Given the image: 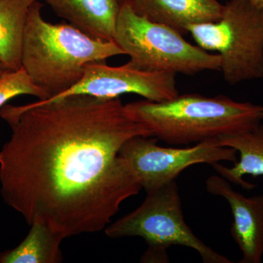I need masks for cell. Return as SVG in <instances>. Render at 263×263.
<instances>
[{"label":"cell","mask_w":263,"mask_h":263,"mask_svg":"<svg viewBox=\"0 0 263 263\" xmlns=\"http://www.w3.org/2000/svg\"><path fill=\"white\" fill-rule=\"evenodd\" d=\"M0 117L11 130L0 150V192L29 226L44 224L64 238L97 233L141 191L119 151L152 133L119 98L5 104Z\"/></svg>","instance_id":"cell-1"},{"label":"cell","mask_w":263,"mask_h":263,"mask_svg":"<svg viewBox=\"0 0 263 263\" xmlns=\"http://www.w3.org/2000/svg\"><path fill=\"white\" fill-rule=\"evenodd\" d=\"M128 115L152 137L170 145H194L250 130L263 120V106L224 95H178L164 101L145 100L125 105Z\"/></svg>","instance_id":"cell-2"},{"label":"cell","mask_w":263,"mask_h":263,"mask_svg":"<svg viewBox=\"0 0 263 263\" xmlns=\"http://www.w3.org/2000/svg\"><path fill=\"white\" fill-rule=\"evenodd\" d=\"M42 8L37 0L29 9L22 67L49 98L77 84L90 62L125 54L114 41L91 37L70 24L50 23L43 18Z\"/></svg>","instance_id":"cell-3"},{"label":"cell","mask_w":263,"mask_h":263,"mask_svg":"<svg viewBox=\"0 0 263 263\" xmlns=\"http://www.w3.org/2000/svg\"><path fill=\"white\" fill-rule=\"evenodd\" d=\"M109 238L141 237L148 249L142 262H168L167 249L182 246L196 251L204 263H232L194 234L185 222L176 180L147 193L143 203L105 229Z\"/></svg>","instance_id":"cell-4"},{"label":"cell","mask_w":263,"mask_h":263,"mask_svg":"<svg viewBox=\"0 0 263 263\" xmlns=\"http://www.w3.org/2000/svg\"><path fill=\"white\" fill-rule=\"evenodd\" d=\"M114 42L129 57V63L141 70L190 76L220 70L219 54H211L174 29L138 15L129 3L121 6Z\"/></svg>","instance_id":"cell-5"},{"label":"cell","mask_w":263,"mask_h":263,"mask_svg":"<svg viewBox=\"0 0 263 263\" xmlns=\"http://www.w3.org/2000/svg\"><path fill=\"white\" fill-rule=\"evenodd\" d=\"M205 51H217L228 84L263 78V10L248 0H230L216 22L188 27Z\"/></svg>","instance_id":"cell-6"},{"label":"cell","mask_w":263,"mask_h":263,"mask_svg":"<svg viewBox=\"0 0 263 263\" xmlns=\"http://www.w3.org/2000/svg\"><path fill=\"white\" fill-rule=\"evenodd\" d=\"M157 141L154 137H134L119 151V156L146 193L175 181L181 172L194 164L212 165L221 161L238 160L236 150L219 146L218 138L186 148L162 147L157 145Z\"/></svg>","instance_id":"cell-7"},{"label":"cell","mask_w":263,"mask_h":263,"mask_svg":"<svg viewBox=\"0 0 263 263\" xmlns=\"http://www.w3.org/2000/svg\"><path fill=\"white\" fill-rule=\"evenodd\" d=\"M176 75L163 71L141 70L129 62L119 67H111L105 62H90L85 66L84 75L77 84L45 100L53 101L72 95L113 99L131 93L152 101H164L179 95Z\"/></svg>","instance_id":"cell-8"},{"label":"cell","mask_w":263,"mask_h":263,"mask_svg":"<svg viewBox=\"0 0 263 263\" xmlns=\"http://www.w3.org/2000/svg\"><path fill=\"white\" fill-rule=\"evenodd\" d=\"M207 192L224 197L229 203L233 222L232 237L242 253L240 263H260L263 258V194L245 197L228 180L214 176L205 181Z\"/></svg>","instance_id":"cell-9"},{"label":"cell","mask_w":263,"mask_h":263,"mask_svg":"<svg viewBox=\"0 0 263 263\" xmlns=\"http://www.w3.org/2000/svg\"><path fill=\"white\" fill-rule=\"evenodd\" d=\"M138 15L174 29L182 35L195 24L216 22L224 5L218 0H131Z\"/></svg>","instance_id":"cell-10"},{"label":"cell","mask_w":263,"mask_h":263,"mask_svg":"<svg viewBox=\"0 0 263 263\" xmlns=\"http://www.w3.org/2000/svg\"><path fill=\"white\" fill-rule=\"evenodd\" d=\"M58 16L81 32L114 41L122 3L119 0H44Z\"/></svg>","instance_id":"cell-11"},{"label":"cell","mask_w":263,"mask_h":263,"mask_svg":"<svg viewBox=\"0 0 263 263\" xmlns=\"http://www.w3.org/2000/svg\"><path fill=\"white\" fill-rule=\"evenodd\" d=\"M218 142L219 146L234 148L240 158L232 167L215 163L212 165L214 169L229 182L247 190L255 187L253 183L246 181L243 176H263V124L243 133L219 137Z\"/></svg>","instance_id":"cell-12"},{"label":"cell","mask_w":263,"mask_h":263,"mask_svg":"<svg viewBox=\"0 0 263 263\" xmlns=\"http://www.w3.org/2000/svg\"><path fill=\"white\" fill-rule=\"evenodd\" d=\"M37 0H0V62L8 70L22 68L24 32Z\"/></svg>","instance_id":"cell-13"},{"label":"cell","mask_w":263,"mask_h":263,"mask_svg":"<svg viewBox=\"0 0 263 263\" xmlns=\"http://www.w3.org/2000/svg\"><path fill=\"white\" fill-rule=\"evenodd\" d=\"M25 239L0 253V263H60L63 261L61 235L44 224H33Z\"/></svg>","instance_id":"cell-14"},{"label":"cell","mask_w":263,"mask_h":263,"mask_svg":"<svg viewBox=\"0 0 263 263\" xmlns=\"http://www.w3.org/2000/svg\"><path fill=\"white\" fill-rule=\"evenodd\" d=\"M31 95L39 100L49 98L48 93L33 82L23 68L8 70L0 76V108L12 98Z\"/></svg>","instance_id":"cell-15"},{"label":"cell","mask_w":263,"mask_h":263,"mask_svg":"<svg viewBox=\"0 0 263 263\" xmlns=\"http://www.w3.org/2000/svg\"><path fill=\"white\" fill-rule=\"evenodd\" d=\"M249 3H252L256 8L263 10V0H248Z\"/></svg>","instance_id":"cell-16"},{"label":"cell","mask_w":263,"mask_h":263,"mask_svg":"<svg viewBox=\"0 0 263 263\" xmlns=\"http://www.w3.org/2000/svg\"><path fill=\"white\" fill-rule=\"evenodd\" d=\"M7 71H8V69H7L6 67H5V65L0 62V76L3 75V74H4L5 72H7Z\"/></svg>","instance_id":"cell-17"},{"label":"cell","mask_w":263,"mask_h":263,"mask_svg":"<svg viewBox=\"0 0 263 263\" xmlns=\"http://www.w3.org/2000/svg\"><path fill=\"white\" fill-rule=\"evenodd\" d=\"M131 0H119V2H120L121 3H129Z\"/></svg>","instance_id":"cell-18"}]
</instances>
